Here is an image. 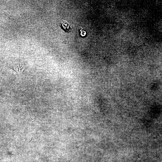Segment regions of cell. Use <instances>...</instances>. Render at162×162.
I'll list each match as a JSON object with an SVG mask.
<instances>
[{"instance_id":"6da1fadb","label":"cell","mask_w":162,"mask_h":162,"mask_svg":"<svg viewBox=\"0 0 162 162\" xmlns=\"http://www.w3.org/2000/svg\"><path fill=\"white\" fill-rule=\"evenodd\" d=\"M59 26L65 32L69 33L72 31V29L67 22L62 21L59 23Z\"/></svg>"},{"instance_id":"7a4b0ae2","label":"cell","mask_w":162,"mask_h":162,"mask_svg":"<svg viewBox=\"0 0 162 162\" xmlns=\"http://www.w3.org/2000/svg\"><path fill=\"white\" fill-rule=\"evenodd\" d=\"M80 33L82 36H85L87 34L85 30H83L82 28H80L79 31Z\"/></svg>"}]
</instances>
